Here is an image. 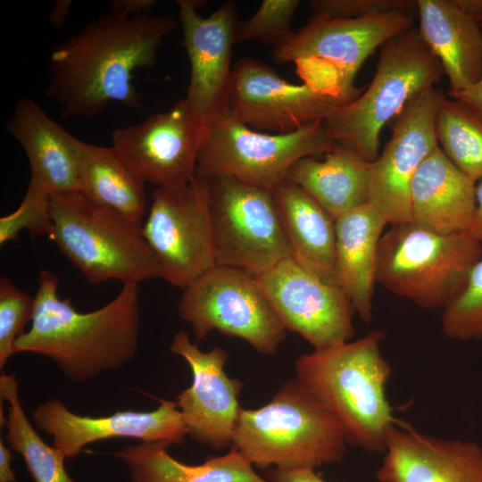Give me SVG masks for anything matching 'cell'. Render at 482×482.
Here are the masks:
<instances>
[{
  "label": "cell",
  "instance_id": "obj_1",
  "mask_svg": "<svg viewBox=\"0 0 482 482\" xmlns=\"http://www.w3.org/2000/svg\"><path fill=\"white\" fill-rule=\"evenodd\" d=\"M172 18L129 16L110 11L55 45L50 54L46 94L66 116L91 118L112 103L141 106L133 73L156 61Z\"/></svg>",
  "mask_w": 482,
  "mask_h": 482
},
{
  "label": "cell",
  "instance_id": "obj_2",
  "mask_svg": "<svg viewBox=\"0 0 482 482\" xmlns=\"http://www.w3.org/2000/svg\"><path fill=\"white\" fill-rule=\"evenodd\" d=\"M58 286L55 274L46 270L39 273L32 325L16 340V353L50 358L75 383L133 360L140 336L138 285H123L111 302L88 312L77 311L69 299L61 300Z\"/></svg>",
  "mask_w": 482,
  "mask_h": 482
},
{
  "label": "cell",
  "instance_id": "obj_3",
  "mask_svg": "<svg viewBox=\"0 0 482 482\" xmlns=\"http://www.w3.org/2000/svg\"><path fill=\"white\" fill-rule=\"evenodd\" d=\"M385 334L364 337L302 354L295 378L342 424L347 442L368 452L384 453L388 430L400 420L386 395L391 367L381 352Z\"/></svg>",
  "mask_w": 482,
  "mask_h": 482
},
{
  "label": "cell",
  "instance_id": "obj_4",
  "mask_svg": "<svg viewBox=\"0 0 482 482\" xmlns=\"http://www.w3.org/2000/svg\"><path fill=\"white\" fill-rule=\"evenodd\" d=\"M347 445L338 419L295 377L265 405L240 409L231 447L259 469L289 470L338 463Z\"/></svg>",
  "mask_w": 482,
  "mask_h": 482
},
{
  "label": "cell",
  "instance_id": "obj_5",
  "mask_svg": "<svg viewBox=\"0 0 482 482\" xmlns=\"http://www.w3.org/2000/svg\"><path fill=\"white\" fill-rule=\"evenodd\" d=\"M445 74L417 28L385 42L369 87L353 102L337 107L323 126L331 140L371 163L378 156L384 125L406 104L434 87Z\"/></svg>",
  "mask_w": 482,
  "mask_h": 482
},
{
  "label": "cell",
  "instance_id": "obj_6",
  "mask_svg": "<svg viewBox=\"0 0 482 482\" xmlns=\"http://www.w3.org/2000/svg\"><path fill=\"white\" fill-rule=\"evenodd\" d=\"M50 215V239L90 284L114 279L123 285H138L162 278L140 223L79 192L52 196Z\"/></svg>",
  "mask_w": 482,
  "mask_h": 482
},
{
  "label": "cell",
  "instance_id": "obj_7",
  "mask_svg": "<svg viewBox=\"0 0 482 482\" xmlns=\"http://www.w3.org/2000/svg\"><path fill=\"white\" fill-rule=\"evenodd\" d=\"M414 20L415 15L402 12L356 19L313 15L274 48L273 57L278 62H293L303 84L314 92L346 104L362 93L354 80L366 59L390 38L411 29Z\"/></svg>",
  "mask_w": 482,
  "mask_h": 482
},
{
  "label": "cell",
  "instance_id": "obj_8",
  "mask_svg": "<svg viewBox=\"0 0 482 482\" xmlns=\"http://www.w3.org/2000/svg\"><path fill=\"white\" fill-rule=\"evenodd\" d=\"M482 245L466 232L443 235L391 225L379 241L376 281L423 309H445L462 291Z\"/></svg>",
  "mask_w": 482,
  "mask_h": 482
},
{
  "label": "cell",
  "instance_id": "obj_9",
  "mask_svg": "<svg viewBox=\"0 0 482 482\" xmlns=\"http://www.w3.org/2000/svg\"><path fill=\"white\" fill-rule=\"evenodd\" d=\"M336 145L322 121L289 133L269 134L247 127L227 112L208 126L196 173L206 178L229 176L272 191L298 160L326 154Z\"/></svg>",
  "mask_w": 482,
  "mask_h": 482
},
{
  "label": "cell",
  "instance_id": "obj_10",
  "mask_svg": "<svg viewBox=\"0 0 482 482\" xmlns=\"http://www.w3.org/2000/svg\"><path fill=\"white\" fill-rule=\"evenodd\" d=\"M177 308L197 340L218 330L274 355L286 337L255 276L240 269L216 265L183 289Z\"/></svg>",
  "mask_w": 482,
  "mask_h": 482
},
{
  "label": "cell",
  "instance_id": "obj_11",
  "mask_svg": "<svg viewBox=\"0 0 482 482\" xmlns=\"http://www.w3.org/2000/svg\"><path fill=\"white\" fill-rule=\"evenodd\" d=\"M206 179L216 265L258 276L290 256L272 191L229 176Z\"/></svg>",
  "mask_w": 482,
  "mask_h": 482
},
{
  "label": "cell",
  "instance_id": "obj_12",
  "mask_svg": "<svg viewBox=\"0 0 482 482\" xmlns=\"http://www.w3.org/2000/svg\"><path fill=\"white\" fill-rule=\"evenodd\" d=\"M142 234L162 278L182 289L216 266L209 183L196 173L176 187H156Z\"/></svg>",
  "mask_w": 482,
  "mask_h": 482
},
{
  "label": "cell",
  "instance_id": "obj_13",
  "mask_svg": "<svg viewBox=\"0 0 482 482\" xmlns=\"http://www.w3.org/2000/svg\"><path fill=\"white\" fill-rule=\"evenodd\" d=\"M255 278L286 330L300 335L313 350L353 339L355 312L339 286L323 280L291 256Z\"/></svg>",
  "mask_w": 482,
  "mask_h": 482
},
{
  "label": "cell",
  "instance_id": "obj_14",
  "mask_svg": "<svg viewBox=\"0 0 482 482\" xmlns=\"http://www.w3.org/2000/svg\"><path fill=\"white\" fill-rule=\"evenodd\" d=\"M207 129L183 98L142 122L113 130L112 146L145 182L176 187L195 177Z\"/></svg>",
  "mask_w": 482,
  "mask_h": 482
},
{
  "label": "cell",
  "instance_id": "obj_15",
  "mask_svg": "<svg viewBox=\"0 0 482 482\" xmlns=\"http://www.w3.org/2000/svg\"><path fill=\"white\" fill-rule=\"evenodd\" d=\"M445 96L434 87L412 97L395 116L393 134L370 163L369 204L390 225L410 223L412 179L438 145L436 117Z\"/></svg>",
  "mask_w": 482,
  "mask_h": 482
},
{
  "label": "cell",
  "instance_id": "obj_16",
  "mask_svg": "<svg viewBox=\"0 0 482 482\" xmlns=\"http://www.w3.org/2000/svg\"><path fill=\"white\" fill-rule=\"evenodd\" d=\"M340 105L305 84L285 80L256 60L244 58L233 68L228 112L253 129L289 133L323 121Z\"/></svg>",
  "mask_w": 482,
  "mask_h": 482
},
{
  "label": "cell",
  "instance_id": "obj_17",
  "mask_svg": "<svg viewBox=\"0 0 482 482\" xmlns=\"http://www.w3.org/2000/svg\"><path fill=\"white\" fill-rule=\"evenodd\" d=\"M159 402L151 411H122L92 417L75 413L53 398L37 404L31 418L35 428L52 437V445L65 459L75 458L89 444L114 437L183 444L187 430L177 402Z\"/></svg>",
  "mask_w": 482,
  "mask_h": 482
},
{
  "label": "cell",
  "instance_id": "obj_18",
  "mask_svg": "<svg viewBox=\"0 0 482 482\" xmlns=\"http://www.w3.org/2000/svg\"><path fill=\"white\" fill-rule=\"evenodd\" d=\"M170 351L187 362L193 376L176 397L187 436L213 450L231 445L244 383L226 373L227 352L220 346L203 352L186 331L174 335Z\"/></svg>",
  "mask_w": 482,
  "mask_h": 482
},
{
  "label": "cell",
  "instance_id": "obj_19",
  "mask_svg": "<svg viewBox=\"0 0 482 482\" xmlns=\"http://www.w3.org/2000/svg\"><path fill=\"white\" fill-rule=\"evenodd\" d=\"M177 4L190 63L185 98L209 126L228 112L231 51L237 25L236 4L225 2L208 17L197 12V2L178 0Z\"/></svg>",
  "mask_w": 482,
  "mask_h": 482
},
{
  "label": "cell",
  "instance_id": "obj_20",
  "mask_svg": "<svg viewBox=\"0 0 482 482\" xmlns=\"http://www.w3.org/2000/svg\"><path fill=\"white\" fill-rule=\"evenodd\" d=\"M378 482H482V447L422 433L403 421L387 432Z\"/></svg>",
  "mask_w": 482,
  "mask_h": 482
},
{
  "label": "cell",
  "instance_id": "obj_21",
  "mask_svg": "<svg viewBox=\"0 0 482 482\" xmlns=\"http://www.w3.org/2000/svg\"><path fill=\"white\" fill-rule=\"evenodd\" d=\"M6 131L24 150L30 167L26 192L51 199L80 193L79 145L33 100L21 99Z\"/></svg>",
  "mask_w": 482,
  "mask_h": 482
},
{
  "label": "cell",
  "instance_id": "obj_22",
  "mask_svg": "<svg viewBox=\"0 0 482 482\" xmlns=\"http://www.w3.org/2000/svg\"><path fill=\"white\" fill-rule=\"evenodd\" d=\"M475 184L437 145L412 179L411 223L443 235L466 232L476 208Z\"/></svg>",
  "mask_w": 482,
  "mask_h": 482
},
{
  "label": "cell",
  "instance_id": "obj_23",
  "mask_svg": "<svg viewBox=\"0 0 482 482\" xmlns=\"http://www.w3.org/2000/svg\"><path fill=\"white\" fill-rule=\"evenodd\" d=\"M419 33L441 62L449 92L462 90L482 76V25L458 0H417Z\"/></svg>",
  "mask_w": 482,
  "mask_h": 482
},
{
  "label": "cell",
  "instance_id": "obj_24",
  "mask_svg": "<svg viewBox=\"0 0 482 482\" xmlns=\"http://www.w3.org/2000/svg\"><path fill=\"white\" fill-rule=\"evenodd\" d=\"M386 225L369 203L335 220L337 283L366 323L372 320L378 250Z\"/></svg>",
  "mask_w": 482,
  "mask_h": 482
},
{
  "label": "cell",
  "instance_id": "obj_25",
  "mask_svg": "<svg viewBox=\"0 0 482 482\" xmlns=\"http://www.w3.org/2000/svg\"><path fill=\"white\" fill-rule=\"evenodd\" d=\"M272 193L290 256L323 280L337 285L335 220L305 191L287 179Z\"/></svg>",
  "mask_w": 482,
  "mask_h": 482
},
{
  "label": "cell",
  "instance_id": "obj_26",
  "mask_svg": "<svg viewBox=\"0 0 482 482\" xmlns=\"http://www.w3.org/2000/svg\"><path fill=\"white\" fill-rule=\"evenodd\" d=\"M162 442H140L114 453L129 469L130 482H270L254 471L251 461L237 449L187 464L168 453Z\"/></svg>",
  "mask_w": 482,
  "mask_h": 482
},
{
  "label": "cell",
  "instance_id": "obj_27",
  "mask_svg": "<svg viewBox=\"0 0 482 482\" xmlns=\"http://www.w3.org/2000/svg\"><path fill=\"white\" fill-rule=\"evenodd\" d=\"M370 163L337 145L323 160L304 157L289 169L287 179L315 200L335 220L369 203Z\"/></svg>",
  "mask_w": 482,
  "mask_h": 482
},
{
  "label": "cell",
  "instance_id": "obj_28",
  "mask_svg": "<svg viewBox=\"0 0 482 482\" xmlns=\"http://www.w3.org/2000/svg\"><path fill=\"white\" fill-rule=\"evenodd\" d=\"M80 193L136 223L145 212L144 179L111 146L80 141Z\"/></svg>",
  "mask_w": 482,
  "mask_h": 482
},
{
  "label": "cell",
  "instance_id": "obj_29",
  "mask_svg": "<svg viewBox=\"0 0 482 482\" xmlns=\"http://www.w3.org/2000/svg\"><path fill=\"white\" fill-rule=\"evenodd\" d=\"M0 397L8 405L4 423L6 441L22 457L34 482H76L65 469L66 459L41 438L25 414L15 375L1 373Z\"/></svg>",
  "mask_w": 482,
  "mask_h": 482
},
{
  "label": "cell",
  "instance_id": "obj_30",
  "mask_svg": "<svg viewBox=\"0 0 482 482\" xmlns=\"http://www.w3.org/2000/svg\"><path fill=\"white\" fill-rule=\"evenodd\" d=\"M436 136L457 169L475 183L482 179V112L445 96L436 113Z\"/></svg>",
  "mask_w": 482,
  "mask_h": 482
},
{
  "label": "cell",
  "instance_id": "obj_31",
  "mask_svg": "<svg viewBox=\"0 0 482 482\" xmlns=\"http://www.w3.org/2000/svg\"><path fill=\"white\" fill-rule=\"evenodd\" d=\"M441 328L450 339L482 338V257L471 268L462 291L443 310Z\"/></svg>",
  "mask_w": 482,
  "mask_h": 482
},
{
  "label": "cell",
  "instance_id": "obj_32",
  "mask_svg": "<svg viewBox=\"0 0 482 482\" xmlns=\"http://www.w3.org/2000/svg\"><path fill=\"white\" fill-rule=\"evenodd\" d=\"M298 0H264L247 21L237 23L235 42L256 40L278 47L294 34L291 21Z\"/></svg>",
  "mask_w": 482,
  "mask_h": 482
},
{
  "label": "cell",
  "instance_id": "obj_33",
  "mask_svg": "<svg viewBox=\"0 0 482 482\" xmlns=\"http://www.w3.org/2000/svg\"><path fill=\"white\" fill-rule=\"evenodd\" d=\"M35 297L18 288L10 278H0V369L16 353V340L32 320Z\"/></svg>",
  "mask_w": 482,
  "mask_h": 482
},
{
  "label": "cell",
  "instance_id": "obj_34",
  "mask_svg": "<svg viewBox=\"0 0 482 482\" xmlns=\"http://www.w3.org/2000/svg\"><path fill=\"white\" fill-rule=\"evenodd\" d=\"M50 200L26 192L19 207L0 218V245L15 240L23 229L28 230L32 239L40 236L50 239L53 232Z\"/></svg>",
  "mask_w": 482,
  "mask_h": 482
},
{
  "label": "cell",
  "instance_id": "obj_35",
  "mask_svg": "<svg viewBox=\"0 0 482 482\" xmlns=\"http://www.w3.org/2000/svg\"><path fill=\"white\" fill-rule=\"evenodd\" d=\"M309 5L313 15L331 19H356L386 12L418 15L414 0H313Z\"/></svg>",
  "mask_w": 482,
  "mask_h": 482
},
{
  "label": "cell",
  "instance_id": "obj_36",
  "mask_svg": "<svg viewBox=\"0 0 482 482\" xmlns=\"http://www.w3.org/2000/svg\"><path fill=\"white\" fill-rule=\"evenodd\" d=\"M266 478L270 482H326L314 469L280 470L270 468L265 472Z\"/></svg>",
  "mask_w": 482,
  "mask_h": 482
},
{
  "label": "cell",
  "instance_id": "obj_37",
  "mask_svg": "<svg viewBox=\"0 0 482 482\" xmlns=\"http://www.w3.org/2000/svg\"><path fill=\"white\" fill-rule=\"evenodd\" d=\"M155 4L154 0H114L110 3V11H117L129 16L146 14Z\"/></svg>",
  "mask_w": 482,
  "mask_h": 482
},
{
  "label": "cell",
  "instance_id": "obj_38",
  "mask_svg": "<svg viewBox=\"0 0 482 482\" xmlns=\"http://www.w3.org/2000/svg\"><path fill=\"white\" fill-rule=\"evenodd\" d=\"M448 94L452 98L463 101L482 112V76L478 81L468 87Z\"/></svg>",
  "mask_w": 482,
  "mask_h": 482
},
{
  "label": "cell",
  "instance_id": "obj_39",
  "mask_svg": "<svg viewBox=\"0 0 482 482\" xmlns=\"http://www.w3.org/2000/svg\"><path fill=\"white\" fill-rule=\"evenodd\" d=\"M476 208L471 224L466 233L482 245V179L475 187Z\"/></svg>",
  "mask_w": 482,
  "mask_h": 482
},
{
  "label": "cell",
  "instance_id": "obj_40",
  "mask_svg": "<svg viewBox=\"0 0 482 482\" xmlns=\"http://www.w3.org/2000/svg\"><path fill=\"white\" fill-rule=\"evenodd\" d=\"M11 448L3 440L0 441V482H18L12 468V455Z\"/></svg>",
  "mask_w": 482,
  "mask_h": 482
},
{
  "label": "cell",
  "instance_id": "obj_41",
  "mask_svg": "<svg viewBox=\"0 0 482 482\" xmlns=\"http://www.w3.org/2000/svg\"><path fill=\"white\" fill-rule=\"evenodd\" d=\"M71 5V1L70 0H60L58 1L54 9L52 10L48 20L54 26L61 27L63 25L65 21L68 18V13Z\"/></svg>",
  "mask_w": 482,
  "mask_h": 482
},
{
  "label": "cell",
  "instance_id": "obj_42",
  "mask_svg": "<svg viewBox=\"0 0 482 482\" xmlns=\"http://www.w3.org/2000/svg\"><path fill=\"white\" fill-rule=\"evenodd\" d=\"M478 21H479L480 24L482 25V13L478 16Z\"/></svg>",
  "mask_w": 482,
  "mask_h": 482
}]
</instances>
